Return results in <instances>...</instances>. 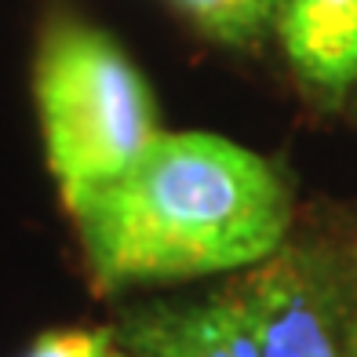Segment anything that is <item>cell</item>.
Here are the masks:
<instances>
[{"label":"cell","mask_w":357,"mask_h":357,"mask_svg":"<svg viewBox=\"0 0 357 357\" xmlns=\"http://www.w3.org/2000/svg\"><path fill=\"white\" fill-rule=\"evenodd\" d=\"M99 296L245 273L291 234V186L212 132H160L117 178L66 208Z\"/></svg>","instance_id":"6da1fadb"},{"label":"cell","mask_w":357,"mask_h":357,"mask_svg":"<svg viewBox=\"0 0 357 357\" xmlns=\"http://www.w3.org/2000/svg\"><path fill=\"white\" fill-rule=\"evenodd\" d=\"M33 95L47 172L66 208L117 178L160 135L142 70L109 33L80 19L44 29Z\"/></svg>","instance_id":"7a4b0ae2"},{"label":"cell","mask_w":357,"mask_h":357,"mask_svg":"<svg viewBox=\"0 0 357 357\" xmlns=\"http://www.w3.org/2000/svg\"><path fill=\"white\" fill-rule=\"evenodd\" d=\"M226 291L245 310L263 357H357V248L343 241L288 234Z\"/></svg>","instance_id":"3957f363"},{"label":"cell","mask_w":357,"mask_h":357,"mask_svg":"<svg viewBox=\"0 0 357 357\" xmlns=\"http://www.w3.org/2000/svg\"><path fill=\"white\" fill-rule=\"evenodd\" d=\"M109 332L128 357H263L245 310L226 288L204 299L128 306Z\"/></svg>","instance_id":"277c9868"},{"label":"cell","mask_w":357,"mask_h":357,"mask_svg":"<svg viewBox=\"0 0 357 357\" xmlns=\"http://www.w3.org/2000/svg\"><path fill=\"white\" fill-rule=\"evenodd\" d=\"M278 37L306 95L347 102L357 88V0H284Z\"/></svg>","instance_id":"5b68a950"},{"label":"cell","mask_w":357,"mask_h":357,"mask_svg":"<svg viewBox=\"0 0 357 357\" xmlns=\"http://www.w3.org/2000/svg\"><path fill=\"white\" fill-rule=\"evenodd\" d=\"M201 29L208 40L222 47H255L270 29H278L284 0H168Z\"/></svg>","instance_id":"8992f818"},{"label":"cell","mask_w":357,"mask_h":357,"mask_svg":"<svg viewBox=\"0 0 357 357\" xmlns=\"http://www.w3.org/2000/svg\"><path fill=\"white\" fill-rule=\"evenodd\" d=\"M22 357H117L113 332H88V328H62V332H44L33 339Z\"/></svg>","instance_id":"52a82bcc"},{"label":"cell","mask_w":357,"mask_h":357,"mask_svg":"<svg viewBox=\"0 0 357 357\" xmlns=\"http://www.w3.org/2000/svg\"><path fill=\"white\" fill-rule=\"evenodd\" d=\"M117 357H128V354H124V350H121V347H117Z\"/></svg>","instance_id":"ba28073f"}]
</instances>
